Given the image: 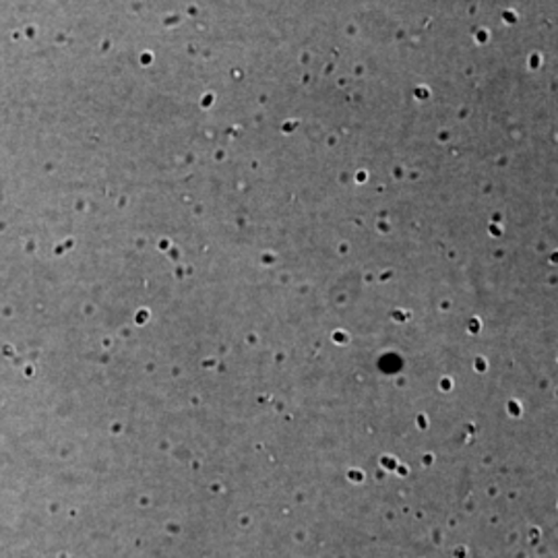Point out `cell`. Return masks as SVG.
<instances>
[]
</instances>
